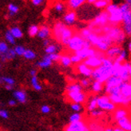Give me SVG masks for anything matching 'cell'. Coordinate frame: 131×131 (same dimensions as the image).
Here are the masks:
<instances>
[{"label": "cell", "instance_id": "6da1fadb", "mask_svg": "<svg viewBox=\"0 0 131 131\" xmlns=\"http://www.w3.org/2000/svg\"><path fill=\"white\" fill-rule=\"evenodd\" d=\"M101 31L102 34L109 37L113 45L120 46L126 38V35L123 32L122 27H118V26H113L108 24L106 27L101 28Z\"/></svg>", "mask_w": 131, "mask_h": 131}, {"label": "cell", "instance_id": "7a4b0ae2", "mask_svg": "<svg viewBox=\"0 0 131 131\" xmlns=\"http://www.w3.org/2000/svg\"><path fill=\"white\" fill-rule=\"evenodd\" d=\"M86 40L90 43V45L94 47L97 51L105 53L111 46L113 45L112 42L109 38V37L104 34H96L92 32L91 35L87 38Z\"/></svg>", "mask_w": 131, "mask_h": 131}, {"label": "cell", "instance_id": "3957f363", "mask_svg": "<svg viewBox=\"0 0 131 131\" xmlns=\"http://www.w3.org/2000/svg\"><path fill=\"white\" fill-rule=\"evenodd\" d=\"M122 14V30L126 36H131V7L130 6L125 3L119 5Z\"/></svg>", "mask_w": 131, "mask_h": 131}, {"label": "cell", "instance_id": "277c9868", "mask_svg": "<svg viewBox=\"0 0 131 131\" xmlns=\"http://www.w3.org/2000/svg\"><path fill=\"white\" fill-rule=\"evenodd\" d=\"M106 12L108 14L109 23L113 26H118L122 22V14L119 5L110 3L106 8Z\"/></svg>", "mask_w": 131, "mask_h": 131}, {"label": "cell", "instance_id": "5b68a950", "mask_svg": "<svg viewBox=\"0 0 131 131\" xmlns=\"http://www.w3.org/2000/svg\"><path fill=\"white\" fill-rule=\"evenodd\" d=\"M111 76H113V68L105 67L102 64L99 67L93 70L91 78L94 81H97L104 84Z\"/></svg>", "mask_w": 131, "mask_h": 131}, {"label": "cell", "instance_id": "8992f818", "mask_svg": "<svg viewBox=\"0 0 131 131\" xmlns=\"http://www.w3.org/2000/svg\"><path fill=\"white\" fill-rule=\"evenodd\" d=\"M97 108L104 111V112L112 113L114 112V110L117 108V106L110 101V97L107 94L97 96Z\"/></svg>", "mask_w": 131, "mask_h": 131}, {"label": "cell", "instance_id": "52a82bcc", "mask_svg": "<svg viewBox=\"0 0 131 131\" xmlns=\"http://www.w3.org/2000/svg\"><path fill=\"white\" fill-rule=\"evenodd\" d=\"M109 24V17L108 14L106 12V10L99 12V14H97L95 18H94L93 21L90 23L89 26V29L91 30H93L96 29V27L102 28L104 27H106V25Z\"/></svg>", "mask_w": 131, "mask_h": 131}, {"label": "cell", "instance_id": "ba28073f", "mask_svg": "<svg viewBox=\"0 0 131 131\" xmlns=\"http://www.w3.org/2000/svg\"><path fill=\"white\" fill-rule=\"evenodd\" d=\"M86 39L82 38L79 34H76V35H74L73 37L70 39V41L67 44V47L71 51L76 53V52L81 50L82 49L85 47V43H86Z\"/></svg>", "mask_w": 131, "mask_h": 131}, {"label": "cell", "instance_id": "9c48e42d", "mask_svg": "<svg viewBox=\"0 0 131 131\" xmlns=\"http://www.w3.org/2000/svg\"><path fill=\"white\" fill-rule=\"evenodd\" d=\"M129 65H130V62H127V61L122 63L118 69L114 71L113 75L120 78L123 82L131 81V78H130V76L129 74Z\"/></svg>", "mask_w": 131, "mask_h": 131}, {"label": "cell", "instance_id": "30bf717a", "mask_svg": "<svg viewBox=\"0 0 131 131\" xmlns=\"http://www.w3.org/2000/svg\"><path fill=\"white\" fill-rule=\"evenodd\" d=\"M104 58H105V54L102 53V52L98 51L96 55H94L93 57H90V58H87V59L84 60L83 62L90 68H91L92 70H94V69H97V67H99L102 65V60Z\"/></svg>", "mask_w": 131, "mask_h": 131}, {"label": "cell", "instance_id": "8fae6325", "mask_svg": "<svg viewBox=\"0 0 131 131\" xmlns=\"http://www.w3.org/2000/svg\"><path fill=\"white\" fill-rule=\"evenodd\" d=\"M67 98L72 102V103H78L82 104L86 101L87 96L83 92V90H77V91H69L66 92Z\"/></svg>", "mask_w": 131, "mask_h": 131}, {"label": "cell", "instance_id": "7c38bea8", "mask_svg": "<svg viewBox=\"0 0 131 131\" xmlns=\"http://www.w3.org/2000/svg\"><path fill=\"white\" fill-rule=\"evenodd\" d=\"M123 83L122 80L120 78L117 77V76H111L109 79L104 83V91L105 93H107L110 90H111L112 88L114 87H117V86H120Z\"/></svg>", "mask_w": 131, "mask_h": 131}, {"label": "cell", "instance_id": "4fadbf2b", "mask_svg": "<svg viewBox=\"0 0 131 131\" xmlns=\"http://www.w3.org/2000/svg\"><path fill=\"white\" fill-rule=\"evenodd\" d=\"M88 125L84 121L76 123H70L66 126L65 131H88Z\"/></svg>", "mask_w": 131, "mask_h": 131}, {"label": "cell", "instance_id": "5bb4252c", "mask_svg": "<svg viewBox=\"0 0 131 131\" xmlns=\"http://www.w3.org/2000/svg\"><path fill=\"white\" fill-rule=\"evenodd\" d=\"M97 52L98 51L96 49H94V47H90V48H83L81 50L76 52L74 54L79 57L82 61H84L90 57H93V56L96 55Z\"/></svg>", "mask_w": 131, "mask_h": 131}, {"label": "cell", "instance_id": "9a60e30c", "mask_svg": "<svg viewBox=\"0 0 131 131\" xmlns=\"http://www.w3.org/2000/svg\"><path fill=\"white\" fill-rule=\"evenodd\" d=\"M122 49L123 48L121 47V46L112 45L106 52H105V56L114 61L115 58L120 54Z\"/></svg>", "mask_w": 131, "mask_h": 131}, {"label": "cell", "instance_id": "2e32d148", "mask_svg": "<svg viewBox=\"0 0 131 131\" xmlns=\"http://www.w3.org/2000/svg\"><path fill=\"white\" fill-rule=\"evenodd\" d=\"M73 35H74V30L67 26V27L63 30L62 33L61 34L60 38L58 39V42H60L62 44L65 46H67L70 39L73 37Z\"/></svg>", "mask_w": 131, "mask_h": 131}, {"label": "cell", "instance_id": "e0dca14e", "mask_svg": "<svg viewBox=\"0 0 131 131\" xmlns=\"http://www.w3.org/2000/svg\"><path fill=\"white\" fill-rule=\"evenodd\" d=\"M76 70H77L78 74H82L85 78H90L91 75H92L93 70H94L91 68H90L89 67H87V66L83 62L77 65Z\"/></svg>", "mask_w": 131, "mask_h": 131}, {"label": "cell", "instance_id": "ac0fdd59", "mask_svg": "<svg viewBox=\"0 0 131 131\" xmlns=\"http://www.w3.org/2000/svg\"><path fill=\"white\" fill-rule=\"evenodd\" d=\"M78 18V15L74 10H70L67 12L63 16V23L67 27L73 25Z\"/></svg>", "mask_w": 131, "mask_h": 131}, {"label": "cell", "instance_id": "d6986e66", "mask_svg": "<svg viewBox=\"0 0 131 131\" xmlns=\"http://www.w3.org/2000/svg\"><path fill=\"white\" fill-rule=\"evenodd\" d=\"M67 27V25H65L63 23V22H57L54 27H53V30H52V33H53V36L54 37V38L56 40L58 41V39L60 38V35L62 33L63 30Z\"/></svg>", "mask_w": 131, "mask_h": 131}, {"label": "cell", "instance_id": "ffe728a7", "mask_svg": "<svg viewBox=\"0 0 131 131\" xmlns=\"http://www.w3.org/2000/svg\"><path fill=\"white\" fill-rule=\"evenodd\" d=\"M117 126L121 128L124 131H131V118L129 117H124L122 119L117 121Z\"/></svg>", "mask_w": 131, "mask_h": 131}, {"label": "cell", "instance_id": "44dd1931", "mask_svg": "<svg viewBox=\"0 0 131 131\" xmlns=\"http://www.w3.org/2000/svg\"><path fill=\"white\" fill-rule=\"evenodd\" d=\"M129 111L125 107H118L116 108L114 112V119L117 122L120 119H122L124 117H129Z\"/></svg>", "mask_w": 131, "mask_h": 131}, {"label": "cell", "instance_id": "7402d4cb", "mask_svg": "<svg viewBox=\"0 0 131 131\" xmlns=\"http://www.w3.org/2000/svg\"><path fill=\"white\" fill-rule=\"evenodd\" d=\"M13 97L15 98L14 99L16 100L17 102L19 103H26L27 100V95L26 91L23 90H15L13 93Z\"/></svg>", "mask_w": 131, "mask_h": 131}, {"label": "cell", "instance_id": "603a6c76", "mask_svg": "<svg viewBox=\"0 0 131 131\" xmlns=\"http://www.w3.org/2000/svg\"><path fill=\"white\" fill-rule=\"evenodd\" d=\"M121 94L127 98H131V81L123 82L120 86Z\"/></svg>", "mask_w": 131, "mask_h": 131}, {"label": "cell", "instance_id": "cb8c5ba5", "mask_svg": "<svg viewBox=\"0 0 131 131\" xmlns=\"http://www.w3.org/2000/svg\"><path fill=\"white\" fill-rule=\"evenodd\" d=\"M50 35V28L47 25H43L39 27L38 36L42 39H47Z\"/></svg>", "mask_w": 131, "mask_h": 131}, {"label": "cell", "instance_id": "d4e9b609", "mask_svg": "<svg viewBox=\"0 0 131 131\" xmlns=\"http://www.w3.org/2000/svg\"><path fill=\"white\" fill-rule=\"evenodd\" d=\"M85 3H86L85 0H70V1L67 2V5L71 9V10L79 9Z\"/></svg>", "mask_w": 131, "mask_h": 131}, {"label": "cell", "instance_id": "484cf974", "mask_svg": "<svg viewBox=\"0 0 131 131\" xmlns=\"http://www.w3.org/2000/svg\"><path fill=\"white\" fill-rule=\"evenodd\" d=\"M15 57H16V54H15V50L13 48H9L8 51L6 52L5 54L0 55V58H1V60L3 62L12 60V59H14Z\"/></svg>", "mask_w": 131, "mask_h": 131}, {"label": "cell", "instance_id": "4316f807", "mask_svg": "<svg viewBox=\"0 0 131 131\" xmlns=\"http://www.w3.org/2000/svg\"><path fill=\"white\" fill-rule=\"evenodd\" d=\"M90 86H91V90L94 94H100L102 90H104V84L97 81L92 82Z\"/></svg>", "mask_w": 131, "mask_h": 131}, {"label": "cell", "instance_id": "83f0119b", "mask_svg": "<svg viewBox=\"0 0 131 131\" xmlns=\"http://www.w3.org/2000/svg\"><path fill=\"white\" fill-rule=\"evenodd\" d=\"M97 96H92L90 98V100L88 101L87 110L89 111V112H91V111H93V110H94L95 109L97 108Z\"/></svg>", "mask_w": 131, "mask_h": 131}, {"label": "cell", "instance_id": "f1b7e54d", "mask_svg": "<svg viewBox=\"0 0 131 131\" xmlns=\"http://www.w3.org/2000/svg\"><path fill=\"white\" fill-rule=\"evenodd\" d=\"M9 30H10V32L11 33V35L14 36V38L15 39L16 38H21L23 36V30L18 27H12Z\"/></svg>", "mask_w": 131, "mask_h": 131}, {"label": "cell", "instance_id": "f546056e", "mask_svg": "<svg viewBox=\"0 0 131 131\" xmlns=\"http://www.w3.org/2000/svg\"><path fill=\"white\" fill-rule=\"evenodd\" d=\"M127 58H128V52L125 49H122L120 54L117 56L114 61L119 62V63H124L125 62H126Z\"/></svg>", "mask_w": 131, "mask_h": 131}, {"label": "cell", "instance_id": "4dcf8cb0", "mask_svg": "<svg viewBox=\"0 0 131 131\" xmlns=\"http://www.w3.org/2000/svg\"><path fill=\"white\" fill-rule=\"evenodd\" d=\"M53 64V62H51L50 60L47 59V58H45L43 56L42 59L41 61H39L37 62V66L39 68H42V69H45V68H48L50 67V66Z\"/></svg>", "mask_w": 131, "mask_h": 131}, {"label": "cell", "instance_id": "1f68e13d", "mask_svg": "<svg viewBox=\"0 0 131 131\" xmlns=\"http://www.w3.org/2000/svg\"><path fill=\"white\" fill-rule=\"evenodd\" d=\"M59 62L61 63V65L64 67H69L72 65L71 60H70V56L64 54V55H61Z\"/></svg>", "mask_w": 131, "mask_h": 131}, {"label": "cell", "instance_id": "d6a6232c", "mask_svg": "<svg viewBox=\"0 0 131 131\" xmlns=\"http://www.w3.org/2000/svg\"><path fill=\"white\" fill-rule=\"evenodd\" d=\"M30 84L32 87L34 88L35 90L37 91H41L42 87V85L40 84L38 81V78L37 76H35V77H31V79H30Z\"/></svg>", "mask_w": 131, "mask_h": 131}, {"label": "cell", "instance_id": "836d02e7", "mask_svg": "<svg viewBox=\"0 0 131 131\" xmlns=\"http://www.w3.org/2000/svg\"><path fill=\"white\" fill-rule=\"evenodd\" d=\"M110 1L108 0H96L94 3V6L96 9H103L106 8V6L110 3Z\"/></svg>", "mask_w": 131, "mask_h": 131}, {"label": "cell", "instance_id": "e575fe53", "mask_svg": "<svg viewBox=\"0 0 131 131\" xmlns=\"http://www.w3.org/2000/svg\"><path fill=\"white\" fill-rule=\"evenodd\" d=\"M82 121V115L80 113H74L70 116V123H76Z\"/></svg>", "mask_w": 131, "mask_h": 131}, {"label": "cell", "instance_id": "d590c367", "mask_svg": "<svg viewBox=\"0 0 131 131\" xmlns=\"http://www.w3.org/2000/svg\"><path fill=\"white\" fill-rule=\"evenodd\" d=\"M88 128L90 131H104L105 130V128L102 126H101L100 124H98L97 122H91L88 126Z\"/></svg>", "mask_w": 131, "mask_h": 131}, {"label": "cell", "instance_id": "8d00e7d4", "mask_svg": "<svg viewBox=\"0 0 131 131\" xmlns=\"http://www.w3.org/2000/svg\"><path fill=\"white\" fill-rule=\"evenodd\" d=\"M58 50V47L55 44H50L48 47H46L45 52L46 54H56Z\"/></svg>", "mask_w": 131, "mask_h": 131}, {"label": "cell", "instance_id": "74e56055", "mask_svg": "<svg viewBox=\"0 0 131 131\" xmlns=\"http://www.w3.org/2000/svg\"><path fill=\"white\" fill-rule=\"evenodd\" d=\"M23 57L27 60H34L36 58V53L32 50H26Z\"/></svg>", "mask_w": 131, "mask_h": 131}, {"label": "cell", "instance_id": "f35d334b", "mask_svg": "<svg viewBox=\"0 0 131 131\" xmlns=\"http://www.w3.org/2000/svg\"><path fill=\"white\" fill-rule=\"evenodd\" d=\"M8 11H9V15L10 16H14L15 14H17L19 8H18V6L14 3H10L8 5Z\"/></svg>", "mask_w": 131, "mask_h": 131}, {"label": "cell", "instance_id": "ab89813d", "mask_svg": "<svg viewBox=\"0 0 131 131\" xmlns=\"http://www.w3.org/2000/svg\"><path fill=\"white\" fill-rule=\"evenodd\" d=\"M39 27L37 25H31L28 29V34L30 37H35L38 34Z\"/></svg>", "mask_w": 131, "mask_h": 131}, {"label": "cell", "instance_id": "60d3db41", "mask_svg": "<svg viewBox=\"0 0 131 131\" xmlns=\"http://www.w3.org/2000/svg\"><path fill=\"white\" fill-rule=\"evenodd\" d=\"M5 39L6 41V43H10L11 45H14L15 43V38H14V36H13L11 35V33L10 32V30H6V33H5Z\"/></svg>", "mask_w": 131, "mask_h": 131}, {"label": "cell", "instance_id": "b9f144b4", "mask_svg": "<svg viewBox=\"0 0 131 131\" xmlns=\"http://www.w3.org/2000/svg\"><path fill=\"white\" fill-rule=\"evenodd\" d=\"M90 116L92 117H94V118H98V117H102L104 115L105 112H104V111H102V110H101L100 109L97 108L94 110L90 112Z\"/></svg>", "mask_w": 131, "mask_h": 131}, {"label": "cell", "instance_id": "7bdbcfd3", "mask_svg": "<svg viewBox=\"0 0 131 131\" xmlns=\"http://www.w3.org/2000/svg\"><path fill=\"white\" fill-rule=\"evenodd\" d=\"M1 80L3 83L6 85H10V86H14L15 84V80L11 77H1Z\"/></svg>", "mask_w": 131, "mask_h": 131}, {"label": "cell", "instance_id": "ee69618b", "mask_svg": "<svg viewBox=\"0 0 131 131\" xmlns=\"http://www.w3.org/2000/svg\"><path fill=\"white\" fill-rule=\"evenodd\" d=\"M93 31L91 30L90 29H89L88 27L87 28H83L81 30L80 33H79V35L82 38H83L84 39H87V38L91 35V33H92Z\"/></svg>", "mask_w": 131, "mask_h": 131}, {"label": "cell", "instance_id": "f6af8a7d", "mask_svg": "<svg viewBox=\"0 0 131 131\" xmlns=\"http://www.w3.org/2000/svg\"><path fill=\"white\" fill-rule=\"evenodd\" d=\"M45 58H47V59L50 60L51 62H57V61H59L60 59V57L61 55L59 54H45L44 55Z\"/></svg>", "mask_w": 131, "mask_h": 131}, {"label": "cell", "instance_id": "bcb514c9", "mask_svg": "<svg viewBox=\"0 0 131 131\" xmlns=\"http://www.w3.org/2000/svg\"><path fill=\"white\" fill-rule=\"evenodd\" d=\"M91 83H92V82H91L90 78H82V79H81L79 84L81 85V86L82 88H88L89 86H91Z\"/></svg>", "mask_w": 131, "mask_h": 131}, {"label": "cell", "instance_id": "7dc6e473", "mask_svg": "<svg viewBox=\"0 0 131 131\" xmlns=\"http://www.w3.org/2000/svg\"><path fill=\"white\" fill-rule=\"evenodd\" d=\"M54 10H55L56 12H58V13H62V12L65 10V9H66V7H65V4L62 3H61V2H58V3H56L54 4Z\"/></svg>", "mask_w": 131, "mask_h": 131}, {"label": "cell", "instance_id": "c3c4849f", "mask_svg": "<svg viewBox=\"0 0 131 131\" xmlns=\"http://www.w3.org/2000/svg\"><path fill=\"white\" fill-rule=\"evenodd\" d=\"M15 51V54L16 55L18 56H23V54H25V52H26V49L23 46H16V47L14 48Z\"/></svg>", "mask_w": 131, "mask_h": 131}, {"label": "cell", "instance_id": "681fc988", "mask_svg": "<svg viewBox=\"0 0 131 131\" xmlns=\"http://www.w3.org/2000/svg\"><path fill=\"white\" fill-rule=\"evenodd\" d=\"M8 50H9V47L7 43L3 41L0 42V54H1V55L5 54L8 51Z\"/></svg>", "mask_w": 131, "mask_h": 131}, {"label": "cell", "instance_id": "f907efd6", "mask_svg": "<svg viewBox=\"0 0 131 131\" xmlns=\"http://www.w3.org/2000/svg\"><path fill=\"white\" fill-rule=\"evenodd\" d=\"M70 107H71L72 110L74 111V113H80L81 111L83 110L82 105L78 104V103H71Z\"/></svg>", "mask_w": 131, "mask_h": 131}, {"label": "cell", "instance_id": "816d5d0a", "mask_svg": "<svg viewBox=\"0 0 131 131\" xmlns=\"http://www.w3.org/2000/svg\"><path fill=\"white\" fill-rule=\"evenodd\" d=\"M70 60H71L72 64H77L78 65V64L82 62V60L77 54H75L70 56Z\"/></svg>", "mask_w": 131, "mask_h": 131}, {"label": "cell", "instance_id": "f5cc1de1", "mask_svg": "<svg viewBox=\"0 0 131 131\" xmlns=\"http://www.w3.org/2000/svg\"><path fill=\"white\" fill-rule=\"evenodd\" d=\"M0 117L3 119H7L9 117L8 111H6L4 109H0Z\"/></svg>", "mask_w": 131, "mask_h": 131}, {"label": "cell", "instance_id": "db71d44e", "mask_svg": "<svg viewBox=\"0 0 131 131\" xmlns=\"http://www.w3.org/2000/svg\"><path fill=\"white\" fill-rule=\"evenodd\" d=\"M41 112L43 114H48L50 112V107L47 105H44L41 107Z\"/></svg>", "mask_w": 131, "mask_h": 131}, {"label": "cell", "instance_id": "11a10c76", "mask_svg": "<svg viewBox=\"0 0 131 131\" xmlns=\"http://www.w3.org/2000/svg\"><path fill=\"white\" fill-rule=\"evenodd\" d=\"M104 131H124V130H122L121 128L117 127V126H115V127L109 126V127L105 128V130Z\"/></svg>", "mask_w": 131, "mask_h": 131}, {"label": "cell", "instance_id": "9f6ffc18", "mask_svg": "<svg viewBox=\"0 0 131 131\" xmlns=\"http://www.w3.org/2000/svg\"><path fill=\"white\" fill-rule=\"evenodd\" d=\"M32 4L34 5V6H40L41 4L43 3V1L42 0H32Z\"/></svg>", "mask_w": 131, "mask_h": 131}, {"label": "cell", "instance_id": "6f0895ef", "mask_svg": "<svg viewBox=\"0 0 131 131\" xmlns=\"http://www.w3.org/2000/svg\"><path fill=\"white\" fill-rule=\"evenodd\" d=\"M8 105L10 106H15L17 105V102L15 99H10V100L8 101Z\"/></svg>", "mask_w": 131, "mask_h": 131}, {"label": "cell", "instance_id": "680465c9", "mask_svg": "<svg viewBox=\"0 0 131 131\" xmlns=\"http://www.w3.org/2000/svg\"><path fill=\"white\" fill-rule=\"evenodd\" d=\"M30 74L31 77H35V76H37V70L35 69H32L30 70Z\"/></svg>", "mask_w": 131, "mask_h": 131}, {"label": "cell", "instance_id": "91938a15", "mask_svg": "<svg viewBox=\"0 0 131 131\" xmlns=\"http://www.w3.org/2000/svg\"><path fill=\"white\" fill-rule=\"evenodd\" d=\"M50 40H49V39H45V40L43 41V46H44V47H48V46L50 45Z\"/></svg>", "mask_w": 131, "mask_h": 131}, {"label": "cell", "instance_id": "94428289", "mask_svg": "<svg viewBox=\"0 0 131 131\" xmlns=\"http://www.w3.org/2000/svg\"><path fill=\"white\" fill-rule=\"evenodd\" d=\"M127 49H128V52L131 54V40L128 42V45H127Z\"/></svg>", "mask_w": 131, "mask_h": 131}, {"label": "cell", "instance_id": "6125c7cd", "mask_svg": "<svg viewBox=\"0 0 131 131\" xmlns=\"http://www.w3.org/2000/svg\"><path fill=\"white\" fill-rule=\"evenodd\" d=\"M5 88L7 90H13V86H10V85H6Z\"/></svg>", "mask_w": 131, "mask_h": 131}, {"label": "cell", "instance_id": "be15d7a7", "mask_svg": "<svg viewBox=\"0 0 131 131\" xmlns=\"http://www.w3.org/2000/svg\"><path fill=\"white\" fill-rule=\"evenodd\" d=\"M129 76H130V78H131V62H130L129 68Z\"/></svg>", "mask_w": 131, "mask_h": 131}, {"label": "cell", "instance_id": "e7e4bbea", "mask_svg": "<svg viewBox=\"0 0 131 131\" xmlns=\"http://www.w3.org/2000/svg\"><path fill=\"white\" fill-rule=\"evenodd\" d=\"M126 3H128V4L130 6V7H131V0H126Z\"/></svg>", "mask_w": 131, "mask_h": 131}, {"label": "cell", "instance_id": "03108f58", "mask_svg": "<svg viewBox=\"0 0 131 131\" xmlns=\"http://www.w3.org/2000/svg\"><path fill=\"white\" fill-rule=\"evenodd\" d=\"M0 68H1V64H0Z\"/></svg>", "mask_w": 131, "mask_h": 131}, {"label": "cell", "instance_id": "003e7915", "mask_svg": "<svg viewBox=\"0 0 131 131\" xmlns=\"http://www.w3.org/2000/svg\"><path fill=\"white\" fill-rule=\"evenodd\" d=\"M0 55H1V54H0Z\"/></svg>", "mask_w": 131, "mask_h": 131}]
</instances>
